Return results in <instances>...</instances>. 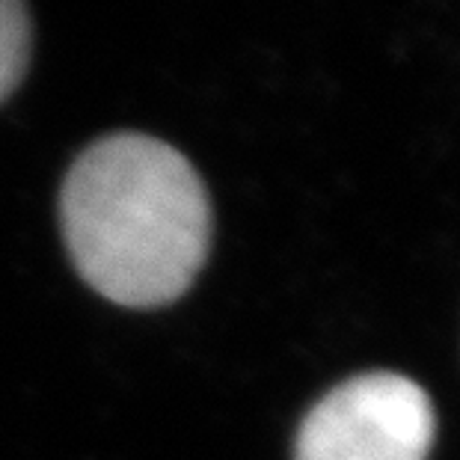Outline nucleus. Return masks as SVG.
I'll list each match as a JSON object with an SVG mask.
<instances>
[{
    "mask_svg": "<svg viewBox=\"0 0 460 460\" xmlns=\"http://www.w3.org/2000/svg\"><path fill=\"white\" fill-rule=\"evenodd\" d=\"M31 13L24 0H0V104L15 93L31 63Z\"/></svg>",
    "mask_w": 460,
    "mask_h": 460,
    "instance_id": "obj_3",
    "label": "nucleus"
},
{
    "mask_svg": "<svg viewBox=\"0 0 460 460\" xmlns=\"http://www.w3.org/2000/svg\"><path fill=\"white\" fill-rule=\"evenodd\" d=\"M437 434L428 393L395 371L339 384L303 419L295 460H425Z\"/></svg>",
    "mask_w": 460,
    "mask_h": 460,
    "instance_id": "obj_2",
    "label": "nucleus"
},
{
    "mask_svg": "<svg viewBox=\"0 0 460 460\" xmlns=\"http://www.w3.org/2000/svg\"><path fill=\"white\" fill-rule=\"evenodd\" d=\"M77 273L102 297L166 306L211 250V199L190 161L149 134H111L72 164L60 193Z\"/></svg>",
    "mask_w": 460,
    "mask_h": 460,
    "instance_id": "obj_1",
    "label": "nucleus"
}]
</instances>
